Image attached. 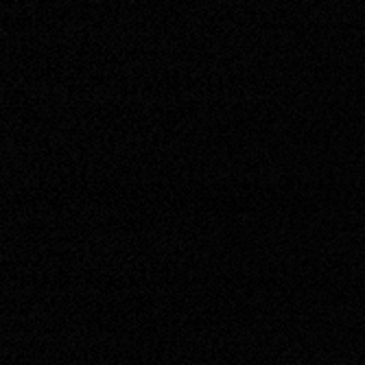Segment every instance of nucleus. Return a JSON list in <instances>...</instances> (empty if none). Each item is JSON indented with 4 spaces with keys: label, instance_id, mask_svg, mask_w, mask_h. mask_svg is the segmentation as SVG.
I'll return each mask as SVG.
<instances>
[]
</instances>
